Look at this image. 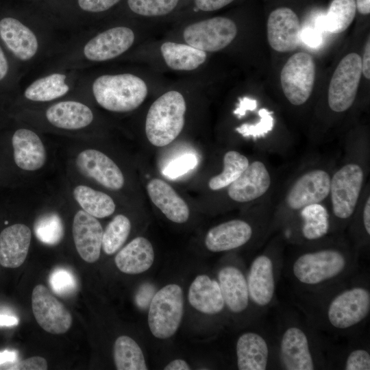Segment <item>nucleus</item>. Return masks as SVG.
<instances>
[{
  "mask_svg": "<svg viewBox=\"0 0 370 370\" xmlns=\"http://www.w3.org/2000/svg\"><path fill=\"white\" fill-rule=\"evenodd\" d=\"M160 51L166 65L175 71H192L206 60V53L188 44L165 42Z\"/></svg>",
  "mask_w": 370,
  "mask_h": 370,
  "instance_id": "nucleus-31",
  "label": "nucleus"
},
{
  "mask_svg": "<svg viewBox=\"0 0 370 370\" xmlns=\"http://www.w3.org/2000/svg\"><path fill=\"white\" fill-rule=\"evenodd\" d=\"M267 29L269 44L276 51H293L301 41L299 18L290 8L273 10L269 15Z\"/></svg>",
  "mask_w": 370,
  "mask_h": 370,
  "instance_id": "nucleus-18",
  "label": "nucleus"
},
{
  "mask_svg": "<svg viewBox=\"0 0 370 370\" xmlns=\"http://www.w3.org/2000/svg\"><path fill=\"white\" fill-rule=\"evenodd\" d=\"M154 261V251L150 241L138 236L130 241L116 254L114 262L126 274H139L147 271Z\"/></svg>",
  "mask_w": 370,
  "mask_h": 370,
  "instance_id": "nucleus-28",
  "label": "nucleus"
},
{
  "mask_svg": "<svg viewBox=\"0 0 370 370\" xmlns=\"http://www.w3.org/2000/svg\"><path fill=\"white\" fill-rule=\"evenodd\" d=\"M356 13L355 0H332L321 27L330 33L340 34L352 24Z\"/></svg>",
  "mask_w": 370,
  "mask_h": 370,
  "instance_id": "nucleus-36",
  "label": "nucleus"
},
{
  "mask_svg": "<svg viewBox=\"0 0 370 370\" xmlns=\"http://www.w3.org/2000/svg\"><path fill=\"white\" fill-rule=\"evenodd\" d=\"M113 354L115 367L118 370L147 369L141 348L128 336L122 335L116 339Z\"/></svg>",
  "mask_w": 370,
  "mask_h": 370,
  "instance_id": "nucleus-33",
  "label": "nucleus"
},
{
  "mask_svg": "<svg viewBox=\"0 0 370 370\" xmlns=\"http://www.w3.org/2000/svg\"><path fill=\"white\" fill-rule=\"evenodd\" d=\"M15 164L20 169L34 171L45 164L47 153L40 137L28 129H18L12 138Z\"/></svg>",
  "mask_w": 370,
  "mask_h": 370,
  "instance_id": "nucleus-23",
  "label": "nucleus"
},
{
  "mask_svg": "<svg viewBox=\"0 0 370 370\" xmlns=\"http://www.w3.org/2000/svg\"><path fill=\"white\" fill-rule=\"evenodd\" d=\"M356 10L363 15H367L370 13V0H355Z\"/></svg>",
  "mask_w": 370,
  "mask_h": 370,
  "instance_id": "nucleus-51",
  "label": "nucleus"
},
{
  "mask_svg": "<svg viewBox=\"0 0 370 370\" xmlns=\"http://www.w3.org/2000/svg\"><path fill=\"white\" fill-rule=\"evenodd\" d=\"M362 75V58L349 53L338 63L331 78L327 103L329 110L336 114L349 110L354 105Z\"/></svg>",
  "mask_w": 370,
  "mask_h": 370,
  "instance_id": "nucleus-14",
  "label": "nucleus"
},
{
  "mask_svg": "<svg viewBox=\"0 0 370 370\" xmlns=\"http://www.w3.org/2000/svg\"><path fill=\"white\" fill-rule=\"evenodd\" d=\"M0 37L21 60H30L38 51V42L34 33L15 18L8 16L0 20Z\"/></svg>",
  "mask_w": 370,
  "mask_h": 370,
  "instance_id": "nucleus-25",
  "label": "nucleus"
},
{
  "mask_svg": "<svg viewBox=\"0 0 370 370\" xmlns=\"http://www.w3.org/2000/svg\"><path fill=\"white\" fill-rule=\"evenodd\" d=\"M223 167L220 173L212 177L208 182L211 190L218 191L226 188L247 169L249 159L236 150H229L223 156Z\"/></svg>",
  "mask_w": 370,
  "mask_h": 370,
  "instance_id": "nucleus-34",
  "label": "nucleus"
},
{
  "mask_svg": "<svg viewBox=\"0 0 370 370\" xmlns=\"http://www.w3.org/2000/svg\"><path fill=\"white\" fill-rule=\"evenodd\" d=\"M66 75L53 73L41 77L32 83L25 90V97L34 101H49L68 92L69 86L65 83Z\"/></svg>",
  "mask_w": 370,
  "mask_h": 370,
  "instance_id": "nucleus-35",
  "label": "nucleus"
},
{
  "mask_svg": "<svg viewBox=\"0 0 370 370\" xmlns=\"http://www.w3.org/2000/svg\"><path fill=\"white\" fill-rule=\"evenodd\" d=\"M147 190L151 201L168 219L176 223L188 221V205L168 183L158 178L152 179L147 185Z\"/></svg>",
  "mask_w": 370,
  "mask_h": 370,
  "instance_id": "nucleus-26",
  "label": "nucleus"
},
{
  "mask_svg": "<svg viewBox=\"0 0 370 370\" xmlns=\"http://www.w3.org/2000/svg\"><path fill=\"white\" fill-rule=\"evenodd\" d=\"M72 232L81 258L88 263L97 261L102 247L103 231L97 218L83 210H79L73 219Z\"/></svg>",
  "mask_w": 370,
  "mask_h": 370,
  "instance_id": "nucleus-21",
  "label": "nucleus"
},
{
  "mask_svg": "<svg viewBox=\"0 0 370 370\" xmlns=\"http://www.w3.org/2000/svg\"><path fill=\"white\" fill-rule=\"evenodd\" d=\"M45 115L51 125L65 130L85 127L93 120V114L90 108L75 101L56 103L47 110Z\"/></svg>",
  "mask_w": 370,
  "mask_h": 370,
  "instance_id": "nucleus-29",
  "label": "nucleus"
},
{
  "mask_svg": "<svg viewBox=\"0 0 370 370\" xmlns=\"http://www.w3.org/2000/svg\"><path fill=\"white\" fill-rule=\"evenodd\" d=\"M277 232L287 245H308L328 238L332 234L327 201L314 203L304 207Z\"/></svg>",
  "mask_w": 370,
  "mask_h": 370,
  "instance_id": "nucleus-10",
  "label": "nucleus"
},
{
  "mask_svg": "<svg viewBox=\"0 0 370 370\" xmlns=\"http://www.w3.org/2000/svg\"><path fill=\"white\" fill-rule=\"evenodd\" d=\"M296 305L321 334L356 336L370 314L369 278L357 271L332 289Z\"/></svg>",
  "mask_w": 370,
  "mask_h": 370,
  "instance_id": "nucleus-2",
  "label": "nucleus"
},
{
  "mask_svg": "<svg viewBox=\"0 0 370 370\" xmlns=\"http://www.w3.org/2000/svg\"><path fill=\"white\" fill-rule=\"evenodd\" d=\"M47 367V360L44 358L33 356L5 365L1 369L45 370Z\"/></svg>",
  "mask_w": 370,
  "mask_h": 370,
  "instance_id": "nucleus-44",
  "label": "nucleus"
},
{
  "mask_svg": "<svg viewBox=\"0 0 370 370\" xmlns=\"http://www.w3.org/2000/svg\"><path fill=\"white\" fill-rule=\"evenodd\" d=\"M73 197L83 210L95 218L109 217L115 211L116 205L108 195L89 186H76Z\"/></svg>",
  "mask_w": 370,
  "mask_h": 370,
  "instance_id": "nucleus-32",
  "label": "nucleus"
},
{
  "mask_svg": "<svg viewBox=\"0 0 370 370\" xmlns=\"http://www.w3.org/2000/svg\"><path fill=\"white\" fill-rule=\"evenodd\" d=\"M49 284L53 291L61 296H69L77 288V282L73 273L65 268H56L49 275Z\"/></svg>",
  "mask_w": 370,
  "mask_h": 370,
  "instance_id": "nucleus-41",
  "label": "nucleus"
},
{
  "mask_svg": "<svg viewBox=\"0 0 370 370\" xmlns=\"http://www.w3.org/2000/svg\"><path fill=\"white\" fill-rule=\"evenodd\" d=\"M186 105L183 95L170 90L158 97L150 106L145 121L148 140L156 147L172 143L184 125Z\"/></svg>",
  "mask_w": 370,
  "mask_h": 370,
  "instance_id": "nucleus-8",
  "label": "nucleus"
},
{
  "mask_svg": "<svg viewBox=\"0 0 370 370\" xmlns=\"http://www.w3.org/2000/svg\"><path fill=\"white\" fill-rule=\"evenodd\" d=\"M369 149L367 138H350L335 163L327 200L332 234H344L369 182Z\"/></svg>",
  "mask_w": 370,
  "mask_h": 370,
  "instance_id": "nucleus-4",
  "label": "nucleus"
},
{
  "mask_svg": "<svg viewBox=\"0 0 370 370\" xmlns=\"http://www.w3.org/2000/svg\"><path fill=\"white\" fill-rule=\"evenodd\" d=\"M134 39L132 29L125 26L112 27L90 39L84 47V54L91 61L111 60L128 50Z\"/></svg>",
  "mask_w": 370,
  "mask_h": 370,
  "instance_id": "nucleus-19",
  "label": "nucleus"
},
{
  "mask_svg": "<svg viewBox=\"0 0 370 370\" xmlns=\"http://www.w3.org/2000/svg\"><path fill=\"white\" fill-rule=\"evenodd\" d=\"M335 163L315 159L301 165L273 201L271 232L276 233L296 212L314 203L325 202Z\"/></svg>",
  "mask_w": 370,
  "mask_h": 370,
  "instance_id": "nucleus-5",
  "label": "nucleus"
},
{
  "mask_svg": "<svg viewBox=\"0 0 370 370\" xmlns=\"http://www.w3.org/2000/svg\"><path fill=\"white\" fill-rule=\"evenodd\" d=\"M282 273L301 302L340 284L358 270L360 253L345 234L308 245H290Z\"/></svg>",
  "mask_w": 370,
  "mask_h": 370,
  "instance_id": "nucleus-1",
  "label": "nucleus"
},
{
  "mask_svg": "<svg viewBox=\"0 0 370 370\" xmlns=\"http://www.w3.org/2000/svg\"><path fill=\"white\" fill-rule=\"evenodd\" d=\"M75 162L83 175L106 188L119 190L124 185V176L119 167L99 150L89 149L82 151L77 155Z\"/></svg>",
  "mask_w": 370,
  "mask_h": 370,
  "instance_id": "nucleus-20",
  "label": "nucleus"
},
{
  "mask_svg": "<svg viewBox=\"0 0 370 370\" xmlns=\"http://www.w3.org/2000/svg\"><path fill=\"white\" fill-rule=\"evenodd\" d=\"M301 40L308 47L316 48L322 42V37L317 30L306 28L301 31Z\"/></svg>",
  "mask_w": 370,
  "mask_h": 370,
  "instance_id": "nucleus-47",
  "label": "nucleus"
},
{
  "mask_svg": "<svg viewBox=\"0 0 370 370\" xmlns=\"http://www.w3.org/2000/svg\"><path fill=\"white\" fill-rule=\"evenodd\" d=\"M362 73L367 79H370V42L369 39L365 45L362 60Z\"/></svg>",
  "mask_w": 370,
  "mask_h": 370,
  "instance_id": "nucleus-48",
  "label": "nucleus"
},
{
  "mask_svg": "<svg viewBox=\"0 0 370 370\" xmlns=\"http://www.w3.org/2000/svg\"><path fill=\"white\" fill-rule=\"evenodd\" d=\"M31 230L25 224L16 223L0 233V264L15 269L25 262L30 243Z\"/></svg>",
  "mask_w": 370,
  "mask_h": 370,
  "instance_id": "nucleus-24",
  "label": "nucleus"
},
{
  "mask_svg": "<svg viewBox=\"0 0 370 370\" xmlns=\"http://www.w3.org/2000/svg\"><path fill=\"white\" fill-rule=\"evenodd\" d=\"M234 0H192L193 10L199 12H210L220 10Z\"/></svg>",
  "mask_w": 370,
  "mask_h": 370,
  "instance_id": "nucleus-45",
  "label": "nucleus"
},
{
  "mask_svg": "<svg viewBox=\"0 0 370 370\" xmlns=\"http://www.w3.org/2000/svg\"><path fill=\"white\" fill-rule=\"evenodd\" d=\"M316 67L313 57L306 52H297L284 64L280 73L282 92L294 106H301L310 99L315 79Z\"/></svg>",
  "mask_w": 370,
  "mask_h": 370,
  "instance_id": "nucleus-15",
  "label": "nucleus"
},
{
  "mask_svg": "<svg viewBox=\"0 0 370 370\" xmlns=\"http://www.w3.org/2000/svg\"><path fill=\"white\" fill-rule=\"evenodd\" d=\"M275 175L267 160L256 158L226 189L228 199L237 204L258 203L272 195Z\"/></svg>",
  "mask_w": 370,
  "mask_h": 370,
  "instance_id": "nucleus-13",
  "label": "nucleus"
},
{
  "mask_svg": "<svg viewBox=\"0 0 370 370\" xmlns=\"http://www.w3.org/2000/svg\"><path fill=\"white\" fill-rule=\"evenodd\" d=\"M258 108V101L248 97L238 99L236 108L233 111L234 114L238 119L243 118L248 110H254Z\"/></svg>",
  "mask_w": 370,
  "mask_h": 370,
  "instance_id": "nucleus-46",
  "label": "nucleus"
},
{
  "mask_svg": "<svg viewBox=\"0 0 370 370\" xmlns=\"http://www.w3.org/2000/svg\"><path fill=\"white\" fill-rule=\"evenodd\" d=\"M92 88L98 104L116 112L136 109L145 101L148 92L146 83L130 73L101 75L95 79Z\"/></svg>",
  "mask_w": 370,
  "mask_h": 370,
  "instance_id": "nucleus-9",
  "label": "nucleus"
},
{
  "mask_svg": "<svg viewBox=\"0 0 370 370\" xmlns=\"http://www.w3.org/2000/svg\"><path fill=\"white\" fill-rule=\"evenodd\" d=\"M272 214L273 206L253 221L234 219L221 223L208 231L205 245L210 251L219 253L236 249L254 239L264 243L271 236Z\"/></svg>",
  "mask_w": 370,
  "mask_h": 370,
  "instance_id": "nucleus-7",
  "label": "nucleus"
},
{
  "mask_svg": "<svg viewBox=\"0 0 370 370\" xmlns=\"http://www.w3.org/2000/svg\"><path fill=\"white\" fill-rule=\"evenodd\" d=\"M19 320L14 316L0 314V326H13L18 323Z\"/></svg>",
  "mask_w": 370,
  "mask_h": 370,
  "instance_id": "nucleus-53",
  "label": "nucleus"
},
{
  "mask_svg": "<svg viewBox=\"0 0 370 370\" xmlns=\"http://www.w3.org/2000/svg\"><path fill=\"white\" fill-rule=\"evenodd\" d=\"M273 324L278 367L285 370L325 369L330 367L326 342L303 310L296 306L276 305Z\"/></svg>",
  "mask_w": 370,
  "mask_h": 370,
  "instance_id": "nucleus-3",
  "label": "nucleus"
},
{
  "mask_svg": "<svg viewBox=\"0 0 370 370\" xmlns=\"http://www.w3.org/2000/svg\"><path fill=\"white\" fill-rule=\"evenodd\" d=\"M131 230L130 219L123 214L116 215L103 232L102 248L108 255L116 253L125 243Z\"/></svg>",
  "mask_w": 370,
  "mask_h": 370,
  "instance_id": "nucleus-37",
  "label": "nucleus"
},
{
  "mask_svg": "<svg viewBox=\"0 0 370 370\" xmlns=\"http://www.w3.org/2000/svg\"><path fill=\"white\" fill-rule=\"evenodd\" d=\"M32 307L38 325L53 334L65 333L73 318L69 311L44 285H36L32 293Z\"/></svg>",
  "mask_w": 370,
  "mask_h": 370,
  "instance_id": "nucleus-17",
  "label": "nucleus"
},
{
  "mask_svg": "<svg viewBox=\"0 0 370 370\" xmlns=\"http://www.w3.org/2000/svg\"><path fill=\"white\" fill-rule=\"evenodd\" d=\"M182 0H125L133 14L147 18L167 16L178 8Z\"/></svg>",
  "mask_w": 370,
  "mask_h": 370,
  "instance_id": "nucleus-39",
  "label": "nucleus"
},
{
  "mask_svg": "<svg viewBox=\"0 0 370 370\" xmlns=\"http://www.w3.org/2000/svg\"><path fill=\"white\" fill-rule=\"evenodd\" d=\"M8 71V63L5 56L0 47V81L3 79Z\"/></svg>",
  "mask_w": 370,
  "mask_h": 370,
  "instance_id": "nucleus-52",
  "label": "nucleus"
},
{
  "mask_svg": "<svg viewBox=\"0 0 370 370\" xmlns=\"http://www.w3.org/2000/svg\"><path fill=\"white\" fill-rule=\"evenodd\" d=\"M188 300L195 310L206 314H218L225 308L217 280L206 274L193 280L188 288Z\"/></svg>",
  "mask_w": 370,
  "mask_h": 370,
  "instance_id": "nucleus-27",
  "label": "nucleus"
},
{
  "mask_svg": "<svg viewBox=\"0 0 370 370\" xmlns=\"http://www.w3.org/2000/svg\"><path fill=\"white\" fill-rule=\"evenodd\" d=\"M236 366L239 370H265L278 367L272 323L264 316L262 327L243 332L236 342Z\"/></svg>",
  "mask_w": 370,
  "mask_h": 370,
  "instance_id": "nucleus-11",
  "label": "nucleus"
},
{
  "mask_svg": "<svg viewBox=\"0 0 370 370\" xmlns=\"http://www.w3.org/2000/svg\"><path fill=\"white\" fill-rule=\"evenodd\" d=\"M164 370H189L190 367L182 359H175L169 362L164 368Z\"/></svg>",
  "mask_w": 370,
  "mask_h": 370,
  "instance_id": "nucleus-50",
  "label": "nucleus"
},
{
  "mask_svg": "<svg viewBox=\"0 0 370 370\" xmlns=\"http://www.w3.org/2000/svg\"><path fill=\"white\" fill-rule=\"evenodd\" d=\"M237 34L235 22L226 16H214L187 25L183 36L186 42L205 52L220 51L229 45Z\"/></svg>",
  "mask_w": 370,
  "mask_h": 370,
  "instance_id": "nucleus-16",
  "label": "nucleus"
},
{
  "mask_svg": "<svg viewBox=\"0 0 370 370\" xmlns=\"http://www.w3.org/2000/svg\"><path fill=\"white\" fill-rule=\"evenodd\" d=\"M217 280L225 308L236 314L245 312L251 302L247 276L241 269L233 264H226L219 269Z\"/></svg>",
  "mask_w": 370,
  "mask_h": 370,
  "instance_id": "nucleus-22",
  "label": "nucleus"
},
{
  "mask_svg": "<svg viewBox=\"0 0 370 370\" xmlns=\"http://www.w3.org/2000/svg\"><path fill=\"white\" fill-rule=\"evenodd\" d=\"M197 164L196 156L191 153L184 154L171 162L163 170V174L171 179L181 176L190 169H194Z\"/></svg>",
  "mask_w": 370,
  "mask_h": 370,
  "instance_id": "nucleus-42",
  "label": "nucleus"
},
{
  "mask_svg": "<svg viewBox=\"0 0 370 370\" xmlns=\"http://www.w3.org/2000/svg\"><path fill=\"white\" fill-rule=\"evenodd\" d=\"M251 260L247 276L249 298L260 316L277 303V286L280 280L286 244L279 233L272 234Z\"/></svg>",
  "mask_w": 370,
  "mask_h": 370,
  "instance_id": "nucleus-6",
  "label": "nucleus"
},
{
  "mask_svg": "<svg viewBox=\"0 0 370 370\" xmlns=\"http://www.w3.org/2000/svg\"><path fill=\"white\" fill-rule=\"evenodd\" d=\"M338 367L345 370H369L370 352L369 346L357 343L352 345L338 356Z\"/></svg>",
  "mask_w": 370,
  "mask_h": 370,
  "instance_id": "nucleus-40",
  "label": "nucleus"
},
{
  "mask_svg": "<svg viewBox=\"0 0 370 370\" xmlns=\"http://www.w3.org/2000/svg\"><path fill=\"white\" fill-rule=\"evenodd\" d=\"M123 0H75L79 10L88 14L106 12L121 3Z\"/></svg>",
  "mask_w": 370,
  "mask_h": 370,
  "instance_id": "nucleus-43",
  "label": "nucleus"
},
{
  "mask_svg": "<svg viewBox=\"0 0 370 370\" xmlns=\"http://www.w3.org/2000/svg\"><path fill=\"white\" fill-rule=\"evenodd\" d=\"M34 234L41 243L54 246L64 236V225L62 219L56 212H48L36 219L34 225Z\"/></svg>",
  "mask_w": 370,
  "mask_h": 370,
  "instance_id": "nucleus-38",
  "label": "nucleus"
},
{
  "mask_svg": "<svg viewBox=\"0 0 370 370\" xmlns=\"http://www.w3.org/2000/svg\"><path fill=\"white\" fill-rule=\"evenodd\" d=\"M184 293L180 286L169 284L153 296L148 310V325L158 338H171L178 330L184 314Z\"/></svg>",
  "mask_w": 370,
  "mask_h": 370,
  "instance_id": "nucleus-12",
  "label": "nucleus"
},
{
  "mask_svg": "<svg viewBox=\"0 0 370 370\" xmlns=\"http://www.w3.org/2000/svg\"><path fill=\"white\" fill-rule=\"evenodd\" d=\"M358 252L367 249L370 239V186L368 182L358 205L344 232Z\"/></svg>",
  "mask_w": 370,
  "mask_h": 370,
  "instance_id": "nucleus-30",
  "label": "nucleus"
},
{
  "mask_svg": "<svg viewBox=\"0 0 370 370\" xmlns=\"http://www.w3.org/2000/svg\"><path fill=\"white\" fill-rule=\"evenodd\" d=\"M17 352L13 350L0 352V369L2 367L16 361Z\"/></svg>",
  "mask_w": 370,
  "mask_h": 370,
  "instance_id": "nucleus-49",
  "label": "nucleus"
}]
</instances>
